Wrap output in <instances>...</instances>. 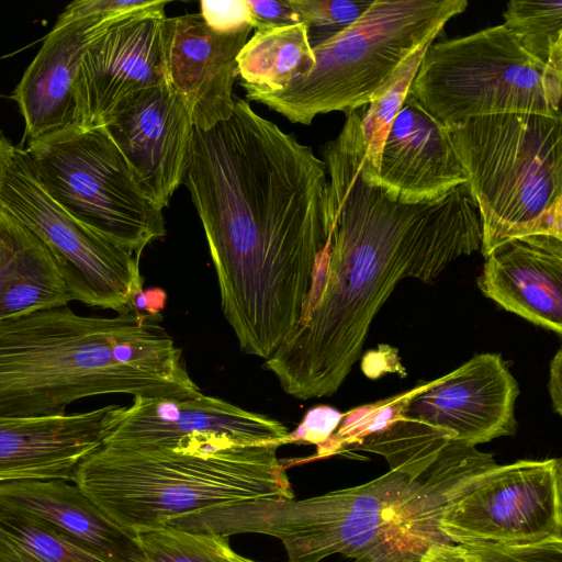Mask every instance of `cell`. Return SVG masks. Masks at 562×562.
Wrapping results in <instances>:
<instances>
[{"label":"cell","mask_w":562,"mask_h":562,"mask_svg":"<svg viewBox=\"0 0 562 562\" xmlns=\"http://www.w3.org/2000/svg\"><path fill=\"white\" fill-rule=\"evenodd\" d=\"M182 183L224 317L240 349L267 360L299 323L328 238L325 164L237 98L227 120L194 127Z\"/></svg>","instance_id":"1"},{"label":"cell","mask_w":562,"mask_h":562,"mask_svg":"<svg viewBox=\"0 0 562 562\" xmlns=\"http://www.w3.org/2000/svg\"><path fill=\"white\" fill-rule=\"evenodd\" d=\"M360 125L346 124L323 149L328 238L299 323L263 367L297 400L330 396L359 360L371 324L397 283H430L481 248L467 184L427 202L391 195L366 158Z\"/></svg>","instance_id":"2"},{"label":"cell","mask_w":562,"mask_h":562,"mask_svg":"<svg viewBox=\"0 0 562 562\" xmlns=\"http://www.w3.org/2000/svg\"><path fill=\"white\" fill-rule=\"evenodd\" d=\"M498 464L490 453L450 441L439 453L412 458L368 483L300 499L266 498L180 518L182 529L262 533L281 540L289 562L340 554L355 562H419L452 544L445 509Z\"/></svg>","instance_id":"3"},{"label":"cell","mask_w":562,"mask_h":562,"mask_svg":"<svg viewBox=\"0 0 562 562\" xmlns=\"http://www.w3.org/2000/svg\"><path fill=\"white\" fill-rule=\"evenodd\" d=\"M156 308L82 316L68 305L0 322V416L65 414L97 395L193 398L202 394Z\"/></svg>","instance_id":"4"},{"label":"cell","mask_w":562,"mask_h":562,"mask_svg":"<svg viewBox=\"0 0 562 562\" xmlns=\"http://www.w3.org/2000/svg\"><path fill=\"white\" fill-rule=\"evenodd\" d=\"M278 442L184 443L176 448L102 442L72 482L133 535L237 503L293 499Z\"/></svg>","instance_id":"5"},{"label":"cell","mask_w":562,"mask_h":562,"mask_svg":"<svg viewBox=\"0 0 562 562\" xmlns=\"http://www.w3.org/2000/svg\"><path fill=\"white\" fill-rule=\"evenodd\" d=\"M481 225V252L513 238L562 239V117L506 113L447 126Z\"/></svg>","instance_id":"6"},{"label":"cell","mask_w":562,"mask_h":562,"mask_svg":"<svg viewBox=\"0 0 562 562\" xmlns=\"http://www.w3.org/2000/svg\"><path fill=\"white\" fill-rule=\"evenodd\" d=\"M467 0H374L348 29L312 47L315 65L277 91L245 89L292 123L308 125L318 114H348L368 104L398 66L431 44Z\"/></svg>","instance_id":"7"},{"label":"cell","mask_w":562,"mask_h":562,"mask_svg":"<svg viewBox=\"0 0 562 562\" xmlns=\"http://www.w3.org/2000/svg\"><path fill=\"white\" fill-rule=\"evenodd\" d=\"M409 92L446 127L494 114L561 116L562 61L538 60L499 24L431 43Z\"/></svg>","instance_id":"8"},{"label":"cell","mask_w":562,"mask_h":562,"mask_svg":"<svg viewBox=\"0 0 562 562\" xmlns=\"http://www.w3.org/2000/svg\"><path fill=\"white\" fill-rule=\"evenodd\" d=\"M37 180L61 207L140 256L165 236L162 210L145 193L105 126L64 130L24 148Z\"/></svg>","instance_id":"9"},{"label":"cell","mask_w":562,"mask_h":562,"mask_svg":"<svg viewBox=\"0 0 562 562\" xmlns=\"http://www.w3.org/2000/svg\"><path fill=\"white\" fill-rule=\"evenodd\" d=\"M0 209L47 246L71 301L120 314L143 292L140 256L85 225L52 199L24 148L15 147L5 171Z\"/></svg>","instance_id":"10"},{"label":"cell","mask_w":562,"mask_h":562,"mask_svg":"<svg viewBox=\"0 0 562 562\" xmlns=\"http://www.w3.org/2000/svg\"><path fill=\"white\" fill-rule=\"evenodd\" d=\"M452 543L525 546L562 540V461L498 464L440 519Z\"/></svg>","instance_id":"11"},{"label":"cell","mask_w":562,"mask_h":562,"mask_svg":"<svg viewBox=\"0 0 562 562\" xmlns=\"http://www.w3.org/2000/svg\"><path fill=\"white\" fill-rule=\"evenodd\" d=\"M167 3L156 1L121 16L86 49L74 80L77 127L105 126L128 98L164 82Z\"/></svg>","instance_id":"12"},{"label":"cell","mask_w":562,"mask_h":562,"mask_svg":"<svg viewBox=\"0 0 562 562\" xmlns=\"http://www.w3.org/2000/svg\"><path fill=\"white\" fill-rule=\"evenodd\" d=\"M516 379L499 353H480L404 393L400 417L448 431L475 447L516 432Z\"/></svg>","instance_id":"13"},{"label":"cell","mask_w":562,"mask_h":562,"mask_svg":"<svg viewBox=\"0 0 562 562\" xmlns=\"http://www.w3.org/2000/svg\"><path fill=\"white\" fill-rule=\"evenodd\" d=\"M289 430L279 420L244 409L222 398L133 397L121 406L102 442L176 448L184 443H288Z\"/></svg>","instance_id":"14"},{"label":"cell","mask_w":562,"mask_h":562,"mask_svg":"<svg viewBox=\"0 0 562 562\" xmlns=\"http://www.w3.org/2000/svg\"><path fill=\"white\" fill-rule=\"evenodd\" d=\"M251 30L218 33L200 13L166 18L164 82L183 103L195 128L207 131L231 116L237 56Z\"/></svg>","instance_id":"15"},{"label":"cell","mask_w":562,"mask_h":562,"mask_svg":"<svg viewBox=\"0 0 562 562\" xmlns=\"http://www.w3.org/2000/svg\"><path fill=\"white\" fill-rule=\"evenodd\" d=\"M136 181L161 210L186 171L193 123L165 82L128 98L105 125Z\"/></svg>","instance_id":"16"},{"label":"cell","mask_w":562,"mask_h":562,"mask_svg":"<svg viewBox=\"0 0 562 562\" xmlns=\"http://www.w3.org/2000/svg\"><path fill=\"white\" fill-rule=\"evenodd\" d=\"M121 406L43 417L0 416V483L72 481L81 461L103 441Z\"/></svg>","instance_id":"17"},{"label":"cell","mask_w":562,"mask_h":562,"mask_svg":"<svg viewBox=\"0 0 562 562\" xmlns=\"http://www.w3.org/2000/svg\"><path fill=\"white\" fill-rule=\"evenodd\" d=\"M374 173L391 195L408 203L436 200L468 182L447 127L409 91L384 138Z\"/></svg>","instance_id":"18"},{"label":"cell","mask_w":562,"mask_h":562,"mask_svg":"<svg viewBox=\"0 0 562 562\" xmlns=\"http://www.w3.org/2000/svg\"><path fill=\"white\" fill-rule=\"evenodd\" d=\"M123 15L55 24L45 36L11 94L23 116L27 143L76 126L74 80L80 59L93 40Z\"/></svg>","instance_id":"19"},{"label":"cell","mask_w":562,"mask_h":562,"mask_svg":"<svg viewBox=\"0 0 562 562\" xmlns=\"http://www.w3.org/2000/svg\"><path fill=\"white\" fill-rule=\"evenodd\" d=\"M477 286L507 312L562 335V239L513 238L486 257Z\"/></svg>","instance_id":"20"},{"label":"cell","mask_w":562,"mask_h":562,"mask_svg":"<svg viewBox=\"0 0 562 562\" xmlns=\"http://www.w3.org/2000/svg\"><path fill=\"white\" fill-rule=\"evenodd\" d=\"M68 482H1L0 509L33 518L106 562H147L138 537Z\"/></svg>","instance_id":"21"},{"label":"cell","mask_w":562,"mask_h":562,"mask_svg":"<svg viewBox=\"0 0 562 562\" xmlns=\"http://www.w3.org/2000/svg\"><path fill=\"white\" fill-rule=\"evenodd\" d=\"M70 301L47 246L0 209V322Z\"/></svg>","instance_id":"22"},{"label":"cell","mask_w":562,"mask_h":562,"mask_svg":"<svg viewBox=\"0 0 562 562\" xmlns=\"http://www.w3.org/2000/svg\"><path fill=\"white\" fill-rule=\"evenodd\" d=\"M314 65L304 23L257 27L237 56L241 86L260 91L281 90Z\"/></svg>","instance_id":"23"},{"label":"cell","mask_w":562,"mask_h":562,"mask_svg":"<svg viewBox=\"0 0 562 562\" xmlns=\"http://www.w3.org/2000/svg\"><path fill=\"white\" fill-rule=\"evenodd\" d=\"M0 562H106L48 526L0 509Z\"/></svg>","instance_id":"24"},{"label":"cell","mask_w":562,"mask_h":562,"mask_svg":"<svg viewBox=\"0 0 562 562\" xmlns=\"http://www.w3.org/2000/svg\"><path fill=\"white\" fill-rule=\"evenodd\" d=\"M503 15V24L528 54L547 65L562 61L561 0H512Z\"/></svg>","instance_id":"25"},{"label":"cell","mask_w":562,"mask_h":562,"mask_svg":"<svg viewBox=\"0 0 562 562\" xmlns=\"http://www.w3.org/2000/svg\"><path fill=\"white\" fill-rule=\"evenodd\" d=\"M137 537L147 562H255L236 553L218 533L166 525Z\"/></svg>","instance_id":"26"},{"label":"cell","mask_w":562,"mask_h":562,"mask_svg":"<svg viewBox=\"0 0 562 562\" xmlns=\"http://www.w3.org/2000/svg\"><path fill=\"white\" fill-rule=\"evenodd\" d=\"M430 44L416 48L362 106L361 127L366 142V158L375 170L384 138L418 71L423 55Z\"/></svg>","instance_id":"27"},{"label":"cell","mask_w":562,"mask_h":562,"mask_svg":"<svg viewBox=\"0 0 562 562\" xmlns=\"http://www.w3.org/2000/svg\"><path fill=\"white\" fill-rule=\"evenodd\" d=\"M419 562H562V540L525 546H437Z\"/></svg>","instance_id":"28"},{"label":"cell","mask_w":562,"mask_h":562,"mask_svg":"<svg viewBox=\"0 0 562 562\" xmlns=\"http://www.w3.org/2000/svg\"><path fill=\"white\" fill-rule=\"evenodd\" d=\"M306 25L312 47L352 25L374 0H289Z\"/></svg>","instance_id":"29"},{"label":"cell","mask_w":562,"mask_h":562,"mask_svg":"<svg viewBox=\"0 0 562 562\" xmlns=\"http://www.w3.org/2000/svg\"><path fill=\"white\" fill-rule=\"evenodd\" d=\"M200 9L202 19L215 32L234 33L256 27L247 0H203Z\"/></svg>","instance_id":"30"},{"label":"cell","mask_w":562,"mask_h":562,"mask_svg":"<svg viewBox=\"0 0 562 562\" xmlns=\"http://www.w3.org/2000/svg\"><path fill=\"white\" fill-rule=\"evenodd\" d=\"M155 0H77L69 3L55 24L63 25L90 16L122 15L153 5Z\"/></svg>","instance_id":"31"},{"label":"cell","mask_w":562,"mask_h":562,"mask_svg":"<svg viewBox=\"0 0 562 562\" xmlns=\"http://www.w3.org/2000/svg\"><path fill=\"white\" fill-rule=\"evenodd\" d=\"M342 415L333 407H314L305 415L299 428L293 432H289L288 443L304 442L314 443L319 447L338 428Z\"/></svg>","instance_id":"32"},{"label":"cell","mask_w":562,"mask_h":562,"mask_svg":"<svg viewBox=\"0 0 562 562\" xmlns=\"http://www.w3.org/2000/svg\"><path fill=\"white\" fill-rule=\"evenodd\" d=\"M256 27L283 26L302 23L289 0H247Z\"/></svg>","instance_id":"33"},{"label":"cell","mask_w":562,"mask_h":562,"mask_svg":"<svg viewBox=\"0 0 562 562\" xmlns=\"http://www.w3.org/2000/svg\"><path fill=\"white\" fill-rule=\"evenodd\" d=\"M549 393L553 411L562 415V349L559 348L550 363Z\"/></svg>","instance_id":"34"},{"label":"cell","mask_w":562,"mask_h":562,"mask_svg":"<svg viewBox=\"0 0 562 562\" xmlns=\"http://www.w3.org/2000/svg\"><path fill=\"white\" fill-rule=\"evenodd\" d=\"M15 146L0 132V190L8 167L11 164Z\"/></svg>","instance_id":"35"}]
</instances>
